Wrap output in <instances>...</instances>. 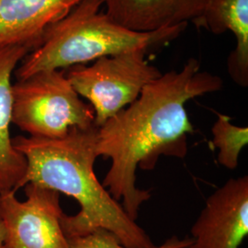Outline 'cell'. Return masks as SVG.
Returning a JSON list of instances; mask_svg holds the SVG:
<instances>
[{"label":"cell","mask_w":248,"mask_h":248,"mask_svg":"<svg viewBox=\"0 0 248 248\" xmlns=\"http://www.w3.org/2000/svg\"><path fill=\"white\" fill-rule=\"evenodd\" d=\"M11 122L31 137L45 139H61L73 128L96 126L93 108L61 70L39 72L12 84Z\"/></svg>","instance_id":"277c9868"},{"label":"cell","mask_w":248,"mask_h":248,"mask_svg":"<svg viewBox=\"0 0 248 248\" xmlns=\"http://www.w3.org/2000/svg\"><path fill=\"white\" fill-rule=\"evenodd\" d=\"M104 0H82L45 31L40 45L27 54L16 70L17 79L36 73L69 68L133 51L147 52L186 30L187 23L152 32H138L112 21L100 11Z\"/></svg>","instance_id":"3957f363"},{"label":"cell","mask_w":248,"mask_h":248,"mask_svg":"<svg viewBox=\"0 0 248 248\" xmlns=\"http://www.w3.org/2000/svg\"><path fill=\"white\" fill-rule=\"evenodd\" d=\"M82 0H0V47L21 45L33 51L48 27Z\"/></svg>","instance_id":"ba28073f"},{"label":"cell","mask_w":248,"mask_h":248,"mask_svg":"<svg viewBox=\"0 0 248 248\" xmlns=\"http://www.w3.org/2000/svg\"><path fill=\"white\" fill-rule=\"evenodd\" d=\"M222 89V80L201 71L190 58L180 71L162 74L146 85L132 104L98 128L97 155L111 160L103 186L136 221L150 193L136 186V169H154L160 155L185 157L186 139L194 133L186 113L192 98Z\"/></svg>","instance_id":"6da1fadb"},{"label":"cell","mask_w":248,"mask_h":248,"mask_svg":"<svg viewBox=\"0 0 248 248\" xmlns=\"http://www.w3.org/2000/svg\"><path fill=\"white\" fill-rule=\"evenodd\" d=\"M70 248H128L123 246L115 235L105 229H97L89 234L67 238ZM192 240L189 237L179 239L172 236L159 247L152 248H187Z\"/></svg>","instance_id":"4fadbf2b"},{"label":"cell","mask_w":248,"mask_h":248,"mask_svg":"<svg viewBox=\"0 0 248 248\" xmlns=\"http://www.w3.org/2000/svg\"><path fill=\"white\" fill-rule=\"evenodd\" d=\"M192 22L213 34H233L236 45L228 57V73L235 84L248 88V0H210Z\"/></svg>","instance_id":"8fae6325"},{"label":"cell","mask_w":248,"mask_h":248,"mask_svg":"<svg viewBox=\"0 0 248 248\" xmlns=\"http://www.w3.org/2000/svg\"><path fill=\"white\" fill-rule=\"evenodd\" d=\"M248 233V177L231 178L205 202L187 248H239Z\"/></svg>","instance_id":"52a82bcc"},{"label":"cell","mask_w":248,"mask_h":248,"mask_svg":"<svg viewBox=\"0 0 248 248\" xmlns=\"http://www.w3.org/2000/svg\"><path fill=\"white\" fill-rule=\"evenodd\" d=\"M212 133L213 144L219 149L220 165L234 170L238 166L241 151L248 143V127L236 126L231 123L230 117L218 113Z\"/></svg>","instance_id":"7c38bea8"},{"label":"cell","mask_w":248,"mask_h":248,"mask_svg":"<svg viewBox=\"0 0 248 248\" xmlns=\"http://www.w3.org/2000/svg\"><path fill=\"white\" fill-rule=\"evenodd\" d=\"M4 240H5V230H4L3 223L0 221V248H5Z\"/></svg>","instance_id":"5bb4252c"},{"label":"cell","mask_w":248,"mask_h":248,"mask_svg":"<svg viewBox=\"0 0 248 248\" xmlns=\"http://www.w3.org/2000/svg\"><path fill=\"white\" fill-rule=\"evenodd\" d=\"M21 45L0 47V195L18 190L27 170V160L15 149L9 127L12 119V83L15 68L30 53Z\"/></svg>","instance_id":"30bf717a"},{"label":"cell","mask_w":248,"mask_h":248,"mask_svg":"<svg viewBox=\"0 0 248 248\" xmlns=\"http://www.w3.org/2000/svg\"><path fill=\"white\" fill-rule=\"evenodd\" d=\"M97 132L73 128L61 139L18 136L13 145L27 160L18 189L32 183L73 197L80 205L77 215L62 214L66 238L83 236L97 229L112 232L128 248L155 247L148 234L125 213L124 207L98 182L94 173Z\"/></svg>","instance_id":"7a4b0ae2"},{"label":"cell","mask_w":248,"mask_h":248,"mask_svg":"<svg viewBox=\"0 0 248 248\" xmlns=\"http://www.w3.org/2000/svg\"><path fill=\"white\" fill-rule=\"evenodd\" d=\"M145 51L104 56L86 66L68 68L65 76L75 91L90 102L95 125L100 127L140 96L143 88L162 73L144 58Z\"/></svg>","instance_id":"5b68a950"},{"label":"cell","mask_w":248,"mask_h":248,"mask_svg":"<svg viewBox=\"0 0 248 248\" xmlns=\"http://www.w3.org/2000/svg\"><path fill=\"white\" fill-rule=\"evenodd\" d=\"M25 193V202L18 201L15 190L0 195L5 248H70L61 226L60 193L32 183Z\"/></svg>","instance_id":"8992f818"},{"label":"cell","mask_w":248,"mask_h":248,"mask_svg":"<svg viewBox=\"0 0 248 248\" xmlns=\"http://www.w3.org/2000/svg\"><path fill=\"white\" fill-rule=\"evenodd\" d=\"M210 0H104L105 14L117 24L152 32L193 21Z\"/></svg>","instance_id":"9c48e42d"}]
</instances>
